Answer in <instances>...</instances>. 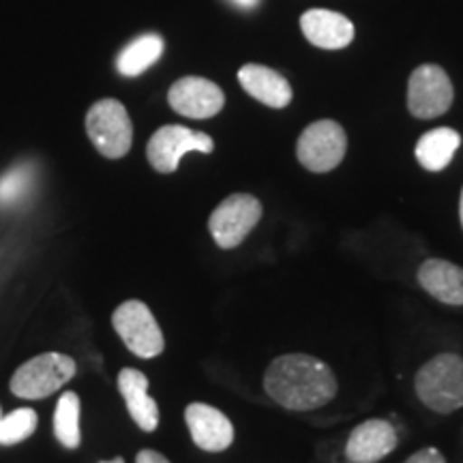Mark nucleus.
Returning a JSON list of instances; mask_svg holds the SVG:
<instances>
[{"instance_id": "obj_1", "label": "nucleus", "mask_w": 463, "mask_h": 463, "mask_svg": "<svg viewBox=\"0 0 463 463\" xmlns=\"http://www.w3.org/2000/svg\"><path fill=\"white\" fill-rule=\"evenodd\" d=\"M264 389L281 408L309 412L337 395V378L326 363L309 354L275 358L264 375Z\"/></svg>"}, {"instance_id": "obj_2", "label": "nucleus", "mask_w": 463, "mask_h": 463, "mask_svg": "<svg viewBox=\"0 0 463 463\" xmlns=\"http://www.w3.org/2000/svg\"><path fill=\"white\" fill-rule=\"evenodd\" d=\"M414 391L433 412L450 414L463 408V358L450 352L433 356L416 373Z\"/></svg>"}, {"instance_id": "obj_3", "label": "nucleus", "mask_w": 463, "mask_h": 463, "mask_svg": "<svg viewBox=\"0 0 463 463\" xmlns=\"http://www.w3.org/2000/svg\"><path fill=\"white\" fill-rule=\"evenodd\" d=\"M86 133L103 157L120 159L131 150L133 125L125 106L116 99H101L86 114Z\"/></svg>"}, {"instance_id": "obj_4", "label": "nucleus", "mask_w": 463, "mask_h": 463, "mask_svg": "<svg viewBox=\"0 0 463 463\" xmlns=\"http://www.w3.org/2000/svg\"><path fill=\"white\" fill-rule=\"evenodd\" d=\"M75 375V361L67 354L48 352L22 364L11 378V392L20 399H45Z\"/></svg>"}, {"instance_id": "obj_5", "label": "nucleus", "mask_w": 463, "mask_h": 463, "mask_svg": "<svg viewBox=\"0 0 463 463\" xmlns=\"http://www.w3.org/2000/svg\"><path fill=\"white\" fill-rule=\"evenodd\" d=\"M260 219H262V202L251 194H234L213 211L208 230L219 247L234 249L251 234Z\"/></svg>"}, {"instance_id": "obj_6", "label": "nucleus", "mask_w": 463, "mask_h": 463, "mask_svg": "<svg viewBox=\"0 0 463 463\" xmlns=\"http://www.w3.org/2000/svg\"><path fill=\"white\" fill-rule=\"evenodd\" d=\"M215 142L202 131H194L183 125H165L153 133L148 140V164L161 174L178 170V164L187 153H213Z\"/></svg>"}, {"instance_id": "obj_7", "label": "nucleus", "mask_w": 463, "mask_h": 463, "mask_svg": "<svg viewBox=\"0 0 463 463\" xmlns=\"http://www.w3.org/2000/svg\"><path fill=\"white\" fill-rule=\"evenodd\" d=\"M347 137L335 120H317L300 133L297 157L309 172L324 174L337 167L345 157Z\"/></svg>"}, {"instance_id": "obj_8", "label": "nucleus", "mask_w": 463, "mask_h": 463, "mask_svg": "<svg viewBox=\"0 0 463 463\" xmlns=\"http://www.w3.org/2000/svg\"><path fill=\"white\" fill-rule=\"evenodd\" d=\"M114 331L136 356L155 358L164 352L165 341L157 320L142 300H127L114 311Z\"/></svg>"}, {"instance_id": "obj_9", "label": "nucleus", "mask_w": 463, "mask_h": 463, "mask_svg": "<svg viewBox=\"0 0 463 463\" xmlns=\"http://www.w3.org/2000/svg\"><path fill=\"white\" fill-rule=\"evenodd\" d=\"M453 84L442 67H416L408 82V109L420 120L438 118L453 106Z\"/></svg>"}, {"instance_id": "obj_10", "label": "nucleus", "mask_w": 463, "mask_h": 463, "mask_svg": "<svg viewBox=\"0 0 463 463\" xmlns=\"http://www.w3.org/2000/svg\"><path fill=\"white\" fill-rule=\"evenodd\" d=\"M167 101H170L174 112L187 116V118L204 120L222 112L225 97L215 82L198 78V75H189V78L172 84L170 92H167Z\"/></svg>"}, {"instance_id": "obj_11", "label": "nucleus", "mask_w": 463, "mask_h": 463, "mask_svg": "<svg viewBox=\"0 0 463 463\" xmlns=\"http://www.w3.org/2000/svg\"><path fill=\"white\" fill-rule=\"evenodd\" d=\"M191 439L206 453H222L234 442V427L222 410L208 403H189L184 410Z\"/></svg>"}, {"instance_id": "obj_12", "label": "nucleus", "mask_w": 463, "mask_h": 463, "mask_svg": "<svg viewBox=\"0 0 463 463\" xmlns=\"http://www.w3.org/2000/svg\"><path fill=\"white\" fill-rule=\"evenodd\" d=\"M397 430L389 420H364L350 433L345 457L350 463H378L397 449Z\"/></svg>"}, {"instance_id": "obj_13", "label": "nucleus", "mask_w": 463, "mask_h": 463, "mask_svg": "<svg viewBox=\"0 0 463 463\" xmlns=\"http://www.w3.org/2000/svg\"><path fill=\"white\" fill-rule=\"evenodd\" d=\"M307 42L322 50L347 48L354 39V24L345 15L328 9H309L300 17Z\"/></svg>"}, {"instance_id": "obj_14", "label": "nucleus", "mask_w": 463, "mask_h": 463, "mask_svg": "<svg viewBox=\"0 0 463 463\" xmlns=\"http://www.w3.org/2000/svg\"><path fill=\"white\" fill-rule=\"evenodd\" d=\"M118 391L123 395L131 419L142 431H155L159 425V408L148 395V378L137 369L127 367L118 373Z\"/></svg>"}, {"instance_id": "obj_15", "label": "nucleus", "mask_w": 463, "mask_h": 463, "mask_svg": "<svg viewBox=\"0 0 463 463\" xmlns=\"http://www.w3.org/2000/svg\"><path fill=\"white\" fill-rule=\"evenodd\" d=\"M239 82L245 92L269 108H286L292 101V86L281 73L264 65H245L239 69Z\"/></svg>"}, {"instance_id": "obj_16", "label": "nucleus", "mask_w": 463, "mask_h": 463, "mask_svg": "<svg viewBox=\"0 0 463 463\" xmlns=\"http://www.w3.org/2000/svg\"><path fill=\"white\" fill-rule=\"evenodd\" d=\"M419 283L439 303L463 305V269L449 260H427L419 269Z\"/></svg>"}, {"instance_id": "obj_17", "label": "nucleus", "mask_w": 463, "mask_h": 463, "mask_svg": "<svg viewBox=\"0 0 463 463\" xmlns=\"http://www.w3.org/2000/svg\"><path fill=\"white\" fill-rule=\"evenodd\" d=\"M461 146V136L450 127H438V129L427 131L425 136L416 142L414 155L416 161L425 167L427 172H442L453 161L457 148Z\"/></svg>"}, {"instance_id": "obj_18", "label": "nucleus", "mask_w": 463, "mask_h": 463, "mask_svg": "<svg viewBox=\"0 0 463 463\" xmlns=\"http://www.w3.org/2000/svg\"><path fill=\"white\" fill-rule=\"evenodd\" d=\"M161 54H164V39L153 33L142 34V37L133 39V42L120 52L116 67H118L120 75L136 78V75L146 71L150 65H155L161 58Z\"/></svg>"}, {"instance_id": "obj_19", "label": "nucleus", "mask_w": 463, "mask_h": 463, "mask_svg": "<svg viewBox=\"0 0 463 463\" xmlns=\"http://www.w3.org/2000/svg\"><path fill=\"white\" fill-rule=\"evenodd\" d=\"M54 433L65 449H78L82 442L80 433V397L75 392H65L56 403Z\"/></svg>"}, {"instance_id": "obj_20", "label": "nucleus", "mask_w": 463, "mask_h": 463, "mask_svg": "<svg viewBox=\"0 0 463 463\" xmlns=\"http://www.w3.org/2000/svg\"><path fill=\"white\" fill-rule=\"evenodd\" d=\"M37 412L31 408H20L0 419V444L11 447V444L22 442V439L31 438L37 430Z\"/></svg>"}, {"instance_id": "obj_21", "label": "nucleus", "mask_w": 463, "mask_h": 463, "mask_svg": "<svg viewBox=\"0 0 463 463\" xmlns=\"http://www.w3.org/2000/svg\"><path fill=\"white\" fill-rule=\"evenodd\" d=\"M33 184V167L15 165L14 170H9L5 176H0V204L9 206L15 204L17 200H22L31 191Z\"/></svg>"}, {"instance_id": "obj_22", "label": "nucleus", "mask_w": 463, "mask_h": 463, "mask_svg": "<svg viewBox=\"0 0 463 463\" xmlns=\"http://www.w3.org/2000/svg\"><path fill=\"white\" fill-rule=\"evenodd\" d=\"M405 463H447V459H444V455L438 449H422Z\"/></svg>"}, {"instance_id": "obj_23", "label": "nucleus", "mask_w": 463, "mask_h": 463, "mask_svg": "<svg viewBox=\"0 0 463 463\" xmlns=\"http://www.w3.org/2000/svg\"><path fill=\"white\" fill-rule=\"evenodd\" d=\"M136 463H170V461H167L161 453H157V450L146 449V450H140V453H137Z\"/></svg>"}, {"instance_id": "obj_24", "label": "nucleus", "mask_w": 463, "mask_h": 463, "mask_svg": "<svg viewBox=\"0 0 463 463\" xmlns=\"http://www.w3.org/2000/svg\"><path fill=\"white\" fill-rule=\"evenodd\" d=\"M230 3L239 9H253V7H258L260 0H230Z\"/></svg>"}, {"instance_id": "obj_25", "label": "nucleus", "mask_w": 463, "mask_h": 463, "mask_svg": "<svg viewBox=\"0 0 463 463\" xmlns=\"http://www.w3.org/2000/svg\"><path fill=\"white\" fill-rule=\"evenodd\" d=\"M459 217H461V225H463V189H461V200H459Z\"/></svg>"}, {"instance_id": "obj_26", "label": "nucleus", "mask_w": 463, "mask_h": 463, "mask_svg": "<svg viewBox=\"0 0 463 463\" xmlns=\"http://www.w3.org/2000/svg\"><path fill=\"white\" fill-rule=\"evenodd\" d=\"M106 463H125L123 459H120V457H116V459L114 461H106Z\"/></svg>"}, {"instance_id": "obj_27", "label": "nucleus", "mask_w": 463, "mask_h": 463, "mask_svg": "<svg viewBox=\"0 0 463 463\" xmlns=\"http://www.w3.org/2000/svg\"><path fill=\"white\" fill-rule=\"evenodd\" d=\"M0 419H3V414H0Z\"/></svg>"}]
</instances>
